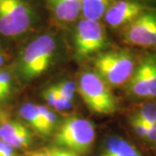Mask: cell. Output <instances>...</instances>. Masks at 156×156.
I'll use <instances>...</instances> for the list:
<instances>
[{
	"instance_id": "obj_1",
	"label": "cell",
	"mask_w": 156,
	"mask_h": 156,
	"mask_svg": "<svg viewBox=\"0 0 156 156\" xmlns=\"http://www.w3.org/2000/svg\"><path fill=\"white\" fill-rule=\"evenodd\" d=\"M42 21L37 0H0V40L13 42L35 32Z\"/></svg>"
},
{
	"instance_id": "obj_2",
	"label": "cell",
	"mask_w": 156,
	"mask_h": 156,
	"mask_svg": "<svg viewBox=\"0 0 156 156\" xmlns=\"http://www.w3.org/2000/svg\"><path fill=\"white\" fill-rule=\"evenodd\" d=\"M142 56L130 49H118L101 53L95 60V73L109 87H125Z\"/></svg>"
},
{
	"instance_id": "obj_3",
	"label": "cell",
	"mask_w": 156,
	"mask_h": 156,
	"mask_svg": "<svg viewBox=\"0 0 156 156\" xmlns=\"http://www.w3.org/2000/svg\"><path fill=\"white\" fill-rule=\"evenodd\" d=\"M56 50V39L50 32L35 37L20 53L17 71L24 81L40 76L49 69Z\"/></svg>"
},
{
	"instance_id": "obj_4",
	"label": "cell",
	"mask_w": 156,
	"mask_h": 156,
	"mask_svg": "<svg viewBox=\"0 0 156 156\" xmlns=\"http://www.w3.org/2000/svg\"><path fill=\"white\" fill-rule=\"evenodd\" d=\"M95 140V129L90 121L82 117L71 116L65 119L56 129L54 140L60 147L85 155L92 149Z\"/></svg>"
},
{
	"instance_id": "obj_5",
	"label": "cell",
	"mask_w": 156,
	"mask_h": 156,
	"mask_svg": "<svg viewBox=\"0 0 156 156\" xmlns=\"http://www.w3.org/2000/svg\"><path fill=\"white\" fill-rule=\"evenodd\" d=\"M78 92L92 112L112 115L118 110L119 102L110 87L95 72L85 71L79 78Z\"/></svg>"
},
{
	"instance_id": "obj_6",
	"label": "cell",
	"mask_w": 156,
	"mask_h": 156,
	"mask_svg": "<svg viewBox=\"0 0 156 156\" xmlns=\"http://www.w3.org/2000/svg\"><path fill=\"white\" fill-rule=\"evenodd\" d=\"M124 89L128 98L134 101H156L155 52L143 54Z\"/></svg>"
},
{
	"instance_id": "obj_7",
	"label": "cell",
	"mask_w": 156,
	"mask_h": 156,
	"mask_svg": "<svg viewBox=\"0 0 156 156\" xmlns=\"http://www.w3.org/2000/svg\"><path fill=\"white\" fill-rule=\"evenodd\" d=\"M119 31L128 47L156 53V9L145 11Z\"/></svg>"
},
{
	"instance_id": "obj_8",
	"label": "cell",
	"mask_w": 156,
	"mask_h": 156,
	"mask_svg": "<svg viewBox=\"0 0 156 156\" xmlns=\"http://www.w3.org/2000/svg\"><path fill=\"white\" fill-rule=\"evenodd\" d=\"M107 44L106 28L101 20L81 17L75 24L74 44L79 58L87 57L103 50Z\"/></svg>"
},
{
	"instance_id": "obj_9",
	"label": "cell",
	"mask_w": 156,
	"mask_h": 156,
	"mask_svg": "<svg viewBox=\"0 0 156 156\" xmlns=\"http://www.w3.org/2000/svg\"><path fill=\"white\" fill-rule=\"evenodd\" d=\"M154 9L140 0H115L105 11L102 19L107 26L121 30L145 11Z\"/></svg>"
},
{
	"instance_id": "obj_10",
	"label": "cell",
	"mask_w": 156,
	"mask_h": 156,
	"mask_svg": "<svg viewBox=\"0 0 156 156\" xmlns=\"http://www.w3.org/2000/svg\"><path fill=\"white\" fill-rule=\"evenodd\" d=\"M100 156H154L134 140L121 134L107 138L101 147Z\"/></svg>"
},
{
	"instance_id": "obj_11",
	"label": "cell",
	"mask_w": 156,
	"mask_h": 156,
	"mask_svg": "<svg viewBox=\"0 0 156 156\" xmlns=\"http://www.w3.org/2000/svg\"><path fill=\"white\" fill-rule=\"evenodd\" d=\"M46 8L60 26L76 24L82 17V0H46Z\"/></svg>"
},
{
	"instance_id": "obj_12",
	"label": "cell",
	"mask_w": 156,
	"mask_h": 156,
	"mask_svg": "<svg viewBox=\"0 0 156 156\" xmlns=\"http://www.w3.org/2000/svg\"><path fill=\"white\" fill-rule=\"evenodd\" d=\"M0 140L13 148H26L32 141V135L29 128L17 121L5 122L0 126Z\"/></svg>"
},
{
	"instance_id": "obj_13",
	"label": "cell",
	"mask_w": 156,
	"mask_h": 156,
	"mask_svg": "<svg viewBox=\"0 0 156 156\" xmlns=\"http://www.w3.org/2000/svg\"><path fill=\"white\" fill-rule=\"evenodd\" d=\"M115 0H82V17L89 20H101Z\"/></svg>"
},
{
	"instance_id": "obj_14",
	"label": "cell",
	"mask_w": 156,
	"mask_h": 156,
	"mask_svg": "<svg viewBox=\"0 0 156 156\" xmlns=\"http://www.w3.org/2000/svg\"><path fill=\"white\" fill-rule=\"evenodd\" d=\"M19 115L36 132L46 135L44 128L41 120L38 105L33 102H25L19 108Z\"/></svg>"
},
{
	"instance_id": "obj_15",
	"label": "cell",
	"mask_w": 156,
	"mask_h": 156,
	"mask_svg": "<svg viewBox=\"0 0 156 156\" xmlns=\"http://www.w3.org/2000/svg\"><path fill=\"white\" fill-rule=\"evenodd\" d=\"M38 108L46 135H49L56 127L57 116L55 112L50 110L48 107L38 106Z\"/></svg>"
},
{
	"instance_id": "obj_16",
	"label": "cell",
	"mask_w": 156,
	"mask_h": 156,
	"mask_svg": "<svg viewBox=\"0 0 156 156\" xmlns=\"http://www.w3.org/2000/svg\"><path fill=\"white\" fill-rule=\"evenodd\" d=\"M56 87L62 97L69 101H72L76 90V85L72 81H63L56 84Z\"/></svg>"
},
{
	"instance_id": "obj_17",
	"label": "cell",
	"mask_w": 156,
	"mask_h": 156,
	"mask_svg": "<svg viewBox=\"0 0 156 156\" xmlns=\"http://www.w3.org/2000/svg\"><path fill=\"white\" fill-rule=\"evenodd\" d=\"M44 97L48 106L51 108H54L57 98H58V92L56 88V85H53L50 88L46 89L44 94Z\"/></svg>"
},
{
	"instance_id": "obj_18",
	"label": "cell",
	"mask_w": 156,
	"mask_h": 156,
	"mask_svg": "<svg viewBox=\"0 0 156 156\" xmlns=\"http://www.w3.org/2000/svg\"><path fill=\"white\" fill-rule=\"evenodd\" d=\"M44 150L50 156H80L72 151L68 150L60 147H50L44 148Z\"/></svg>"
},
{
	"instance_id": "obj_19",
	"label": "cell",
	"mask_w": 156,
	"mask_h": 156,
	"mask_svg": "<svg viewBox=\"0 0 156 156\" xmlns=\"http://www.w3.org/2000/svg\"><path fill=\"white\" fill-rule=\"evenodd\" d=\"M0 156H16L14 148L0 140Z\"/></svg>"
},
{
	"instance_id": "obj_20",
	"label": "cell",
	"mask_w": 156,
	"mask_h": 156,
	"mask_svg": "<svg viewBox=\"0 0 156 156\" xmlns=\"http://www.w3.org/2000/svg\"><path fill=\"white\" fill-rule=\"evenodd\" d=\"M26 156H50L48 154L44 149L42 150H37V151H30L26 153Z\"/></svg>"
},
{
	"instance_id": "obj_21",
	"label": "cell",
	"mask_w": 156,
	"mask_h": 156,
	"mask_svg": "<svg viewBox=\"0 0 156 156\" xmlns=\"http://www.w3.org/2000/svg\"><path fill=\"white\" fill-rule=\"evenodd\" d=\"M10 95H11V91L7 90L3 87H0V101L5 100L6 98L9 97Z\"/></svg>"
},
{
	"instance_id": "obj_22",
	"label": "cell",
	"mask_w": 156,
	"mask_h": 156,
	"mask_svg": "<svg viewBox=\"0 0 156 156\" xmlns=\"http://www.w3.org/2000/svg\"><path fill=\"white\" fill-rule=\"evenodd\" d=\"M142 1L144 4H146L147 6H149L151 8L156 9V0H140Z\"/></svg>"
},
{
	"instance_id": "obj_23",
	"label": "cell",
	"mask_w": 156,
	"mask_h": 156,
	"mask_svg": "<svg viewBox=\"0 0 156 156\" xmlns=\"http://www.w3.org/2000/svg\"><path fill=\"white\" fill-rule=\"evenodd\" d=\"M5 62V55L0 50V68L2 65H4Z\"/></svg>"
},
{
	"instance_id": "obj_24",
	"label": "cell",
	"mask_w": 156,
	"mask_h": 156,
	"mask_svg": "<svg viewBox=\"0 0 156 156\" xmlns=\"http://www.w3.org/2000/svg\"><path fill=\"white\" fill-rule=\"evenodd\" d=\"M154 156H156V147H155V150H154Z\"/></svg>"
}]
</instances>
